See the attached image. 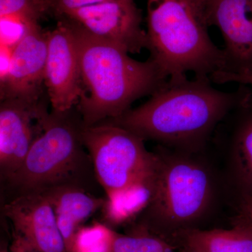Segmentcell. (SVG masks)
<instances>
[{
  "mask_svg": "<svg viewBox=\"0 0 252 252\" xmlns=\"http://www.w3.org/2000/svg\"><path fill=\"white\" fill-rule=\"evenodd\" d=\"M249 90L246 85H240L236 91L220 90L210 78L167 80L140 107L102 123L121 126L144 140L195 145L241 104Z\"/></svg>",
  "mask_w": 252,
  "mask_h": 252,
  "instance_id": "6da1fadb",
  "label": "cell"
},
{
  "mask_svg": "<svg viewBox=\"0 0 252 252\" xmlns=\"http://www.w3.org/2000/svg\"><path fill=\"white\" fill-rule=\"evenodd\" d=\"M67 21L77 41L81 76L77 107L84 126L121 117L137 99L152 95L168 80L152 59H132L126 50Z\"/></svg>",
  "mask_w": 252,
  "mask_h": 252,
  "instance_id": "7a4b0ae2",
  "label": "cell"
},
{
  "mask_svg": "<svg viewBox=\"0 0 252 252\" xmlns=\"http://www.w3.org/2000/svg\"><path fill=\"white\" fill-rule=\"evenodd\" d=\"M147 49L168 80L224 70L223 49L209 34L206 0H147Z\"/></svg>",
  "mask_w": 252,
  "mask_h": 252,
  "instance_id": "3957f363",
  "label": "cell"
},
{
  "mask_svg": "<svg viewBox=\"0 0 252 252\" xmlns=\"http://www.w3.org/2000/svg\"><path fill=\"white\" fill-rule=\"evenodd\" d=\"M69 114L70 111L46 114L43 130L22 165L5 181L16 195L59 186L86 189L87 177L95 176L81 137L84 124L74 122Z\"/></svg>",
  "mask_w": 252,
  "mask_h": 252,
  "instance_id": "277c9868",
  "label": "cell"
},
{
  "mask_svg": "<svg viewBox=\"0 0 252 252\" xmlns=\"http://www.w3.org/2000/svg\"><path fill=\"white\" fill-rule=\"evenodd\" d=\"M158 155L152 195L141 215L150 226H188L210 207L213 197L211 175L203 164L190 158Z\"/></svg>",
  "mask_w": 252,
  "mask_h": 252,
  "instance_id": "5b68a950",
  "label": "cell"
},
{
  "mask_svg": "<svg viewBox=\"0 0 252 252\" xmlns=\"http://www.w3.org/2000/svg\"><path fill=\"white\" fill-rule=\"evenodd\" d=\"M81 137L107 198L153 180L158 155L147 151L143 139L133 132L102 123L84 126Z\"/></svg>",
  "mask_w": 252,
  "mask_h": 252,
  "instance_id": "8992f818",
  "label": "cell"
},
{
  "mask_svg": "<svg viewBox=\"0 0 252 252\" xmlns=\"http://www.w3.org/2000/svg\"><path fill=\"white\" fill-rule=\"evenodd\" d=\"M64 18L99 39L126 50L130 54L148 49L142 14L134 0H114L74 10Z\"/></svg>",
  "mask_w": 252,
  "mask_h": 252,
  "instance_id": "52a82bcc",
  "label": "cell"
},
{
  "mask_svg": "<svg viewBox=\"0 0 252 252\" xmlns=\"http://www.w3.org/2000/svg\"><path fill=\"white\" fill-rule=\"evenodd\" d=\"M44 85L52 111L65 113L79 103L81 94L80 63L72 25L60 21L48 32V51Z\"/></svg>",
  "mask_w": 252,
  "mask_h": 252,
  "instance_id": "ba28073f",
  "label": "cell"
},
{
  "mask_svg": "<svg viewBox=\"0 0 252 252\" xmlns=\"http://www.w3.org/2000/svg\"><path fill=\"white\" fill-rule=\"evenodd\" d=\"M46 107L38 102L18 99L1 100L0 107V174L6 181L23 160L43 130Z\"/></svg>",
  "mask_w": 252,
  "mask_h": 252,
  "instance_id": "9c48e42d",
  "label": "cell"
},
{
  "mask_svg": "<svg viewBox=\"0 0 252 252\" xmlns=\"http://www.w3.org/2000/svg\"><path fill=\"white\" fill-rule=\"evenodd\" d=\"M210 27L220 30L223 41V72L252 74V0H206Z\"/></svg>",
  "mask_w": 252,
  "mask_h": 252,
  "instance_id": "30bf717a",
  "label": "cell"
},
{
  "mask_svg": "<svg viewBox=\"0 0 252 252\" xmlns=\"http://www.w3.org/2000/svg\"><path fill=\"white\" fill-rule=\"evenodd\" d=\"M14 230L39 252H69L52 205L41 192L16 195L3 207Z\"/></svg>",
  "mask_w": 252,
  "mask_h": 252,
  "instance_id": "8fae6325",
  "label": "cell"
},
{
  "mask_svg": "<svg viewBox=\"0 0 252 252\" xmlns=\"http://www.w3.org/2000/svg\"><path fill=\"white\" fill-rule=\"evenodd\" d=\"M48 32L39 25L15 46L9 71L1 81V98L38 102L44 84Z\"/></svg>",
  "mask_w": 252,
  "mask_h": 252,
  "instance_id": "7c38bea8",
  "label": "cell"
},
{
  "mask_svg": "<svg viewBox=\"0 0 252 252\" xmlns=\"http://www.w3.org/2000/svg\"><path fill=\"white\" fill-rule=\"evenodd\" d=\"M54 208L68 252H72L77 232L86 220L102 210L106 198L92 195L86 189L64 185L41 190Z\"/></svg>",
  "mask_w": 252,
  "mask_h": 252,
  "instance_id": "4fadbf2b",
  "label": "cell"
},
{
  "mask_svg": "<svg viewBox=\"0 0 252 252\" xmlns=\"http://www.w3.org/2000/svg\"><path fill=\"white\" fill-rule=\"evenodd\" d=\"M183 241L190 252H252V225L231 229L186 230Z\"/></svg>",
  "mask_w": 252,
  "mask_h": 252,
  "instance_id": "5bb4252c",
  "label": "cell"
},
{
  "mask_svg": "<svg viewBox=\"0 0 252 252\" xmlns=\"http://www.w3.org/2000/svg\"><path fill=\"white\" fill-rule=\"evenodd\" d=\"M152 182L135 186L112 195L106 197L102 208L107 223L121 225L132 220L145 210L150 200Z\"/></svg>",
  "mask_w": 252,
  "mask_h": 252,
  "instance_id": "9a60e30c",
  "label": "cell"
},
{
  "mask_svg": "<svg viewBox=\"0 0 252 252\" xmlns=\"http://www.w3.org/2000/svg\"><path fill=\"white\" fill-rule=\"evenodd\" d=\"M246 115L239 124L233 142L235 170L247 195L252 194V90L243 102Z\"/></svg>",
  "mask_w": 252,
  "mask_h": 252,
  "instance_id": "2e32d148",
  "label": "cell"
},
{
  "mask_svg": "<svg viewBox=\"0 0 252 252\" xmlns=\"http://www.w3.org/2000/svg\"><path fill=\"white\" fill-rule=\"evenodd\" d=\"M175 247L161 238L142 229L130 235L114 231L109 252H174Z\"/></svg>",
  "mask_w": 252,
  "mask_h": 252,
  "instance_id": "e0dca14e",
  "label": "cell"
},
{
  "mask_svg": "<svg viewBox=\"0 0 252 252\" xmlns=\"http://www.w3.org/2000/svg\"><path fill=\"white\" fill-rule=\"evenodd\" d=\"M114 230L103 223L83 226L76 235L72 252H109Z\"/></svg>",
  "mask_w": 252,
  "mask_h": 252,
  "instance_id": "ac0fdd59",
  "label": "cell"
},
{
  "mask_svg": "<svg viewBox=\"0 0 252 252\" xmlns=\"http://www.w3.org/2000/svg\"><path fill=\"white\" fill-rule=\"evenodd\" d=\"M38 21L22 16L0 17L1 45L15 48L31 31Z\"/></svg>",
  "mask_w": 252,
  "mask_h": 252,
  "instance_id": "d6986e66",
  "label": "cell"
},
{
  "mask_svg": "<svg viewBox=\"0 0 252 252\" xmlns=\"http://www.w3.org/2000/svg\"><path fill=\"white\" fill-rule=\"evenodd\" d=\"M49 10L47 0H0V17L22 16L38 21Z\"/></svg>",
  "mask_w": 252,
  "mask_h": 252,
  "instance_id": "ffe728a7",
  "label": "cell"
},
{
  "mask_svg": "<svg viewBox=\"0 0 252 252\" xmlns=\"http://www.w3.org/2000/svg\"><path fill=\"white\" fill-rule=\"evenodd\" d=\"M111 1L114 0H47V2L50 10L62 16L74 10Z\"/></svg>",
  "mask_w": 252,
  "mask_h": 252,
  "instance_id": "44dd1931",
  "label": "cell"
},
{
  "mask_svg": "<svg viewBox=\"0 0 252 252\" xmlns=\"http://www.w3.org/2000/svg\"><path fill=\"white\" fill-rule=\"evenodd\" d=\"M215 84H229L236 83L240 85L252 86V74L248 75H237L230 73L220 72L215 73L211 77Z\"/></svg>",
  "mask_w": 252,
  "mask_h": 252,
  "instance_id": "7402d4cb",
  "label": "cell"
},
{
  "mask_svg": "<svg viewBox=\"0 0 252 252\" xmlns=\"http://www.w3.org/2000/svg\"><path fill=\"white\" fill-rule=\"evenodd\" d=\"M10 252H39L28 243L22 235L13 231L12 240L10 244Z\"/></svg>",
  "mask_w": 252,
  "mask_h": 252,
  "instance_id": "603a6c76",
  "label": "cell"
},
{
  "mask_svg": "<svg viewBox=\"0 0 252 252\" xmlns=\"http://www.w3.org/2000/svg\"><path fill=\"white\" fill-rule=\"evenodd\" d=\"M244 212L248 217V223L252 225V194L246 195L243 205Z\"/></svg>",
  "mask_w": 252,
  "mask_h": 252,
  "instance_id": "cb8c5ba5",
  "label": "cell"
},
{
  "mask_svg": "<svg viewBox=\"0 0 252 252\" xmlns=\"http://www.w3.org/2000/svg\"><path fill=\"white\" fill-rule=\"evenodd\" d=\"M10 245H8L6 242H1V248H0V252H10L9 250Z\"/></svg>",
  "mask_w": 252,
  "mask_h": 252,
  "instance_id": "d4e9b609",
  "label": "cell"
},
{
  "mask_svg": "<svg viewBox=\"0 0 252 252\" xmlns=\"http://www.w3.org/2000/svg\"><path fill=\"white\" fill-rule=\"evenodd\" d=\"M180 252H189V251H187V250H184L183 251Z\"/></svg>",
  "mask_w": 252,
  "mask_h": 252,
  "instance_id": "484cf974",
  "label": "cell"
},
{
  "mask_svg": "<svg viewBox=\"0 0 252 252\" xmlns=\"http://www.w3.org/2000/svg\"></svg>",
  "mask_w": 252,
  "mask_h": 252,
  "instance_id": "4316f807",
  "label": "cell"
}]
</instances>
